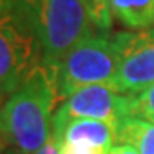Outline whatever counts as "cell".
Segmentation results:
<instances>
[{
    "instance_id": "ba28073f",
    "label": "cell",
    "mask_w": 154,
    "mask_h": 154,
    "mask_svg": "<svg viewBox=\"0 0 154 154\" xmlns=\"http://www.w3.org/2000/svg\"><path fill=\"white\" fill-rule=\"evenodd\" d=\"M116 144H130L139 154H154V123L130 115L116 130Z\"/></svg>"
},
{
    "instance_id": "277c9868",
    "label": "cell",
    "mask_w": 154,
    "mask_h": 154,
    "mask_svg": "<svg viewBox=\"0 0 154 154\" xmlns=\"http://www.w3.org/2000/svg\"><path fill=\"white\" fill-rule=\"evenodd\" d=\"M43 63L39 39L14 9L0 11V99L5 101Z\"/></svg>"
},
{
    "instance_id": "2e32d148",
    "label": "cell",
    "mask_w": 154,
    "mask_h": 154,
    "mask_svg": "<svg viewBox=\"0 0 154 154\" xmlns=\"http://www.w3.org/2000/svg\"><path fill=\"white\" fill-rule=\"evenodd\" d=\"M2 105H4V101H2V99H0V108H2Z\"/></svg>"
},
{
    "instance_id": "4fadbf2b",
    "label": "cell",
    "mask_w": 154,
    "mask_h": 154,
    "mask_svg": "<svg viewBox=\"0 0 154 154\" xmlns=\"http://www.w3.org/2000/svg\"><path fill=\"white\" fill-rule=\"evenodd\" d=\"M110 154H139V152L130 144H115Z\"/></svg>"
},
{
    "instance_id": "9c48e42d",
    "label": "cell",
    "mask_w": 154,
    "mask_h": 154,
    "mask_svg": "<svg viewBox=\"0 0 154 154\" xmlns=\"http://www.w3.org/2000/svg\"><path fill=\"white\" fill-rule=\"evenodd\" d=\"M89 11L91 21H93L96 31L108 34L113 24V17L110 11V0H84Z\"/></svg>"
},
{
    "instance_id": "3957f363",
    "label": "cell",
    "mask_w": 154,
    "mask_h": 154,
    "mask_svg": "<svg viewBox=\"0 0 154 154\" xmlns=\"http://www.w3.org/2000/svg\"><path fill=\"white\" fill-rule=\"evenodd\" d=\"M60 103L88 86L116 84L118 53L110 34H91L57 63Z\"/></svg>"
},
{
    "instance_id": "8fae6325",
    "label": "cell",
    "mask_w": 154,
    "mask_h": 154,
    "mask_svg": "<svg viewBox=\"0 0 154 154\" xmlns=\"http://www.w3.org/2000/svg\"><path fill=\"white\" fill-rule=\"evenodd\" d=\"M111 149L86 140L62 139V154H110Z\"/></svg>"
},
{
    "instance_id": "6da1fadb",
    "label": "cell",
    "mask_w": 154,
    "mask_h": 154,
    "mask_svg": "<svg viewBox=\"0 0 154 154\" xmlns=\"http://www.w3.org/2000/svg\"><path fill=\"white\" fill-rule=\"evenodd\" d=\"M58 103L57 65L41 63L0 108V128L7 144L19 154H34L51 134Z\"/></svg>"
},
{
    "instance_id": "52a82bcc",
    "label": "cell",
    "mask_w": 154,
    "mask_h": 154,
    "mask_svg": "<svg viewBox=\"0 0 154 154\" xmlns=\"http://www.w3.org/2000/svg\"><path fill=\"white\" fill-rule=\"evenodd\" d=\"M111 17L132 31L154 26V0H110Z\"/></svg>"
},
{
    "instance_id": "7c38bea8",
    "label": "cell",
    "mask_w": 154,
    "mask_h": 154,
    "mask_svg": "<svg viewBox=\"0 0 154 154\" xmlns=\"http://www.w3.org/2000/svg\"><path fill=\"white\" fill-rule=\"evenodd\" d=\"M62 135L63 134L57 127H51V134H50L48 140L34 154H62Z\"/></svg>"
},
{
    "instance_id": "5bb4252c",
    "label": "cell",
    "mask_w": 154,
    "mask_h": 154,
    "mask_svg": "<svg viewBox=\"0 0 154 154\" xmlns=\"http://www.w3.org/2000/svg\"><path fill=\"white\" fill-rule=\"evenodd\" d=\"M7 146V140H5V135L2 132V128H0V154L4 152V147Z\"/></svg>"
},
{
    "instance_id": "9a60e30c",
    "label": "cell",
    "mask_w": 154,
    "mask_h": 154,
    "mask_svg": "<svg viewBox=\"0 0 154 154\" xmlns=\"http://www.w3.org/2000/svg\"><path fill=\"white\" fill-rule=\"evenodd\" d=\"M11 7H12V0H0V11L11 9Z\"/></svg>"
},
{
    "instance_id": "30bf717a",
    "label": "cell",
    "mask_w": 154,
    "mask_h": 154,
    "mask_svg": "<svg viewBox=\"0 0 154 154\" xmlns=\"http://www.w3.org/2000/svg\"><path fill=\"white\" fill-rule=\"evenodd\" d=\"M130 96H132V115L154 123V84Z\"/></svg>"
},
{
    "instance_id": "7a4b0ae2",
    "label": "cell",
    "mask_w": 154,
    "mask_h": 154,
    "mask_svg": "<svg viewBox=\"0 0 154 154\" xmlns=\"http://www.w3.org/2000/svg\"><path fill=\"white\" fill-rule=\"evenodd\" d=\"M12 9L39 39L48 65H57L96 29L84 0H12Z\"/></svg>"
},
{
    "instance_id": "8992f818",
    "label": "cell",
    "mask_w": 154,
    "mask_h": 154,
    "mask_svg": "<svg viewBox=\"0 0 154 154\" xmlns=\"http://www.w3.org/2000/svg\"><path fill=\"white\" fill-rule=\"evenodd\" d=\"M111 39L118 53L116 86L122 93L134 94L154 84V26L115 33Z\"/></svg>"
},
{
    "instance_id": "5b68a950",
    "label": "cell",
    "mask_w": 154,
    "mask_h": 154,
    "mask_svg": "<svg viewBox=\"0 0 154 154\" xmlns=\"http://www.w3.org/2000/svg\"><path fill=\"white\" fill-rule=\"evenodd\" d=\"M132 115V96L122 93L116 84L88 86L63 99L53 118V127L62 134L70 122L79 118L99 120L115 130Z\"/></svg>"
}]
</instances>
